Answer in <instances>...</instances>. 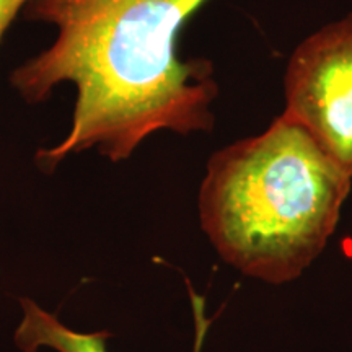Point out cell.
Here are the masks:
<instances>
[{
  "mask_svg": "<svg viewBox=\"0 0 352 352\" xmlns=\"http://www.w3.org/2000/svg\"><path fill=\"white\" fill-rule=\"evenodd\" d=\"M208 0H30L26 20L57 28L46 51L12 72L26 103H43L60 82L76 85L69 134L36 152L43 171L98 148L126 160L157 131H210L219 95L209 60H182L176 38Z\"/></svg>",
  "mask_w": 352,
  "mask_h": 352,
  "instance_id": "obj_1",
  "label": "cell"
},
{
  "mask_svg": "<svg viewBox=\"0 0 352 352\" xmlns=\"http://www.w3.org/2000/svg\"><path fill=\"white\" fill-rule=\"evenodd\" d=\"M352 178L296 121L214 153L199 192L210 243L245 276L296 279L334 233Z\"/></svg>",
  "mask_w": 352,
  "mask_h": 352,
  "instance_id": "obj_2",
  "label": "cell"
},
{
  "mask_svg": "<svg viewBox=\"0 0 352 352\" xmlns=\"http://www.w3.org/2000/svg\"><path fill=\"white\" fill-rule=\"evenodd\" d=\"M284 116L352 178V13L311 34L290 57Z\"/></svg>",
  "mask_w": 352,
  "mask_h": 352,
  "instance_id": "obj_3",
  "label": "cell"
},
{
  "mask_svg": "<svg viewBox=\"0 0 352 352\" xmlns=\"http://www.w3.org/2000/svg\"><path fill=\"white\" fill-rule=\"evenodd\" d=\"M21 320L19 328L13 334V341L23 352H36L41 347H50L56 352H108L107 342L109 333H78L65 327L50 311L33 302L32 298H21ZM192 305L196 314V347L195 352L201 351L202 340L209 321L202 316L201 298L192 296Z\"/></svg>",
  "mask_w": 352,
  "mask_h": 352,
  "instance_id": "obj_4",
  "label": "cell"
},
{
  "mask_svg": "<svg viewBox=\"0 0 352 352\" xmlns=\"http://www.w3.org/2000/svg\"><path fill=\"white\" fill-rule=\"evenodd\" d=\"M30 0H0V43L3 34L10 28L12 21L16 19L20 12L25 10Z\"/></svg>",
  "mask_w": 352,
  "mask_h": 352,
  "instance_id": "obj_5",
  "label": "cell"
}]
</instances>
